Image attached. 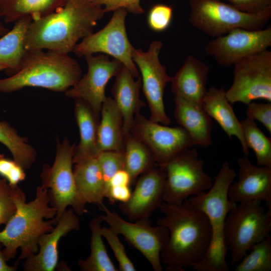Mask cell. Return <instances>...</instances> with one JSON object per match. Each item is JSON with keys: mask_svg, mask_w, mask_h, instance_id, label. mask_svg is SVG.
Masks as SVG:
<instances>
[{"mask_svg": "<svg viewBox=\"0 0 271 271\" xmlns=\"http://www.w3.org/2000/svg\"><path fill=\"white\" fill-rule=\"evenodd\" d=\"M104 14L103 8L91 0H66L55 12L32 20L25 48L68 54L79 40L93 33Z\"/></svg>", "mask_w": 271, "mask_h": 271, "instance_id": "6da1fadb", "label": "cell"}, {"mask_svg": "<svg viewBox=\"0 0 271 271\" xmlns=\"http://www.w3.org/2000/svg\"><path fill=\"white\" fill-rule=\"evenodd\" d=\"M159 209L164 216L157 224L166 227L169 232L161 253L162 264L171 271L192 267L203 259L210 243L211 229L207 217L188 199L179 205L163 202Z\"/></svg>", "mask_w": 271, "mask_h": 271, "instance_id": "7a4b0ae2", "label": "cell"}, {"mask_svg": "<svg viewBox=\"0 0 271 271\" xmlns=\"http://www.w3.org/2000/svg\"><path fill=\"white\" fill-rule=\"evenodd\" d=\"M11 187L17 210L0 232V243L4 246L2 252L7 261L15 257L18 248L20 259L37 253L38 239L53 230L57 212L49 205L47 189L38 186L35 199L26 203V194L18 186Z\"/></svg>", "mask_w": 271, "mask_h": 271, "instance_id": "3957f363", "label": "cell"}, {"mask_svg": "<svg viewBox=\"0 0 271 271\" xmlns=\"http://www.w3.org/2000/svg\"><path fill=\"white\" fill-rule=\"evenodd\" d=\"M236 174L228 162L222 163L214 178L211 188L207 192L188 199L195 209L204 212L211 229V238L203 259L192 267L197 271H229L226 257L228 249L224 237V225L227 215L236 204L229 199L228 191Z\"/></svg>", "mask_w": 271, "mask_h": 271, "instance_id": "277c9868", "label": "cell"}, {"mask_svg": "<svg viewBox=\"0 0 271 271\" xmlns=\"http://www.w3.org/2000/svg\"><path fill=\"white\" fill-rule=\"evenodd\" d=\"M81 74L78 62L68 54L27 50L19 70L0 79V92L11 93L27 87L65 92L77 83Z\"/></svg>", "mask_w": 271, "mask_h": 271, "instance_id": "5b68a950", "label": "cell"}, {"mask_svg": "<svg viewBox=\"0 0 271 271\" xmlns=\"http://www.w3.org/2000/svg\"><path fill=\"white\" fill-rule=\"evenodd\" d=\"M261 201L251 200L236 204L228 213L224 237L231 254V264L238 263L271 231V211Z\"/></svg>", "mask_w": 271, "mask_h": 271, "instance_id": "8992f818", "label": "cell"}, {"mask_svg": "<svg viewBox=\"0 0 271 271\" xmlns=\"http://www.w3.org/2000/svg\"><path fill=\"white\" fill-rule=\"evenodd\" d=\"M75 144L67 137L57 140L56 153L52 166L45 164L40 175L41 187L48 190L49 205L56 210L55 225L68 206L79 216L88 211L76 187L72 170Z\"/></svg>", "mask_w": 271, "mask_h": 271, "instance_id": "52a82bcc", "label": "cell"}, {"mask_svg": "<svg viewBox=\"0 0 271 271\" xmlns=\"http://www.w3.org/2000/svg\"><path fill=\"white\" fill-rule=\"evenodd\" d=\"M189 3L190 23L213 38L236 28L262 29L271 18V8L250 14L241 12L221 0H189Z\"/></svg>", "mask_w": 271, "mask_h": 271, "instance_id": "ba28073f", "label": "cell"}, {"mask_svg": "<svg viewBox=\"0 0 271 271\" xmlns=\"http://www.w3.org/2000/svg\"><path fill=\"white\" fill-rule=\"evenodd\" d=\"M204 161L195 148L185 149L163 166L166 176L163 201L179 205L189 198L208 191L212 178L203 169Z\"/></svg>", "mask_w": 271, "mask_h": 271, "instance_id": "9c48e42d", "label": "cell"}, {"mask_svg": "<svg viewBox=\"0 0 271 271\" xmlns=\"http://www.w3.org/2000/svg\"><path fill=\"white\" fill-rule=\"evenodd\" d=\"M234 77L225 91L228 101L233 104L248 105L261 99L271 102V51L266 49L247 56L233 65Z\"/></svg>", "mask_w": 271, "mask_h": 271, "instance_id": "30bf717a", "label": "cell"}, {"mask_svg": "<svg viewBox=\"0 0 271 271\" xmlns=\"http://www.w3.org/2000/svg\"><path fill=\"white\" fill-rule=\"evenodd\" d=\"M104 214L103 221L118 235L139 250L147 259L155 271L163 269L161 261V252L169 237L168 229L162 225H151L150 218L134 221H126L115 211H110L104 205L100 208Z\"/></svg>", "mask_w": 271, "mask_h": 271, "instance_id": "8fae6325", "label": "cell"}, {"mask_svg": "<svg viewBox=\"0 0 271 271\" xmlns=\"http://www.w3.org/2000/svg\"><path fill=\"white\" fill-rule=\"evenodd\" d=\"M127 12L124 9L113 11L110 20L99 31L82 39L73 52L78 57L101 53L109 55L121 63L134 78L139 73L132 58L134 47L130 44L126 31L125 21Z\"/></svg>", "mask_w": 271, "mask_h": 271, "instance_id": "7c38bea8", "label": "cell"}, {"mask_svg": "<svg viewBox=\"0 0 271 271\" xmlns=\"http://www.w3.org/2000/svg\"><path fill=\"white\" fill-rule=\"evenodd\" d=\"M162 47V42L155 41L151 43L147 51L134 48L132 58L142 75L143 91L151 113L150 119L168 125L171 120L166 112L164 95L166 84L171 82V77L159 60V55Z\"/></svg>", "mask_w": 271, "mask_h": 271, "instance_id": "4fadbf2b", "label": "cell"}, {"mask_svg": "<svg viewBox=\"0 0 271 271\" xmlns=\"http://www.w3.org/2000/svg\"><path fill=\"white\" fill-rule=\"evenodd\" d=\"M130 132L149 149L159 166L164 165L183 150L195 146L181 126L163 125L139 113L134 116Z\"/></svg>", "mask_w": 271, "mask_h": 271, "instance_id": "5bb4252c", "label": "cell"}, {"mask_svg": "<svg viewBox=\"0 0 271 271\" xmlns=\"http://www.w3.org/2000/svg\"><path fill=\"white\" fill-rule=\"evenodd\" d=\"M271 46V27L257 30L234 29L209 41L205 53L217 63L230 67L239 60Z\"/></svg>", "mask_w": 271, "mask_h": 271, "instance_id": "9a60e30c", "label": "cell"}, {"mask_svg": "<svg viewBox=\"0 0 271 271\" xmlns=\"http://www.w3.org/2000/svg\"><path fill=\"white\" fill-rule=\"evenodd\" d=\"M84 57L88 67L87 73L65 92L68 97L84 101L98 117L106 97V85L110 78L118 74L123 65L115 59L110 60L104 54L88 55Z\"/></svg>", "mask_w": 271, "mask_h": 271, "instance_id": "2e32d148", "label": "cell"}, {"mask_svg": "<svg viewBox=\"0 0 271 271\" xmlns=\"http://www.w3.org/2000/svg\"><path fill=\"white\" fill-rule=\"evenodd\" d=\"M166 176L165 168L159 165L140 175L129 199L118 203L119 209L129 221L150 218L159 209L163 202Z\"/></svg>", "mask_w": 271, "mask_h": 271, "instance_id": "e0dca14e", "label": "cell"}, {"mask_svg": "<svg viewBox=\"0 0 271 271\" xmlns=\"http://www.w3.org/2000/svg\"><path fill=\"white\" fill-rule=\"evenodd\" d=\"M237 163L238 179L229 187V199L236 203L264 202L271 211V167L255 166L244 156L238 159Z\"/></svg>", "mask_w": 271, "mask_h": 271, "instance_id": "ac0fdd59", "label": "cell"}, {"mask_svg": "<svg viewBox=\"0 0 271 271\" xmlns=\"http://www.w3.org/2000/svg\"><path fill=\"white\" fill-rule=\"evenodd\" d=\"M80 229V221L71 208L66 210L55 227L39 238L38 252L26 258L23 263L25 271H53L58 265V244L60 239L72 230Z\"/></svg>", "mask_w": 271, "mask_h": 271, "instance_id": "d6986e66", "label": "cell"}, {"mask_svg": "<svg viewBox=\"0 0 271 271\" xmlns=\"http://www.w3.org/2000/svg\"><path fill=\"white\" fill-rule=\"evenodd\" d=\"M209 71L205 62L193 55L188 56L171 77V90L174 96L202 106Z\"/></svg>", "mask_w": 271, "mask_h": 271, "instance_id": "ffe728a7", "label": "cell"}, {"mask_svg": "<svg viewBox=\"0 0 271 271\" xmlns=\"http://www.w3.org/2000/svg\"><path fill=\"white\" fill-rule=\"evenodd\" d=\"M111 93L122 117V132L124 137L130 132L135 115L146 105L140 99L142 80H137L123 65L115 76Z\"/></svg>", "mask_w": 271, "mask_h": 271, "instance_id": "44dd1931", "label": "cell"}, {"mask_svg": "<svg viewBox=\"0 0 271 271\" xmlns=\"http://www.w3.org/2000/svg\"><path fill=\"white\" fill-rule=\"evenodd\" d=\"M176 121L189 134L195 145L206 148L213 144V122L202 105L174 96Z\"/></svg>", "mask_w": 271, "mask_h": 271, "instance_id": "7402d4cb", "label": "cell"}, {"mask_svg": "<svg viewBox=\"0 0 271 271\" xmlns=\"http://www.w3.org/2000/svg\"><path fill=\"white\" fill-rule=\"evenodd\" d=\"M202 106L230 139L233 137L240 143L244 156L248 157L249 149L244 138L240 121L236 116L231 104L228 101L223 88L211 87L205 95Z\"/></svg>", "mask_w": 271, "mask_h": 271, "instance_id": "603a6c76", "label": "cell"}, {"mask_svg": "<svg viewBox=\"0 0 271 271\" xmlns=\"http://www.w3.org/2000/svg\"><path fill=\"white\" fill-rule=\"evenodd\" d=\"M73 171L77 191L82 200L101 208L104 205L105 183L97 157L75 164Z\"/></svg>", "mask_w": 271, "mask_h": 271, "instance_id": "cb8c5ba5", "label": "cell"}, {"mask_svg": "<svg viewBox=\"0 0 271 271\" xmlns=\"http://www.w3.org/2000/svg\"><path fill=\"white\" fill-rule=\"evenodd\" d=\"M74 114L80 133V142L75 147L73 164L97 157L98 117L90 106L81 99H75Z\"/></svg>", "mask_w": 271, "mask_h": 271, "instance_id": "d4e9b609", "label": "cell"}, {"mask_svg": "<svg viewBox=\"0 0 271 271\" xmlns=\"http://www.w3.org/2000/svg\"><path fill=\"white\" fill-rule=\"evenodd\" d=\"M100 112L101 118L97 129L99 153L123 151L124 139L122 132V117L113 98L106 97Z\"/></svg>", "mask_w": 271, "mask_h": 271, "instance_id": "484cf974", "label": "cell"}, {"mask_svg": "<svg viewBox=\"0 0 271 271\" xmlns=\"http://www.w3.org/2000/svg\"><path fill=\"white\" fill-rule=\"evenodd\" d=\"M32 21L30 16L19 20L11 30L0 37V65L5 67L6 72L11 76L20 68L27 51L26 33Z\"/></svg>", "mask_w": 271, "mask_h": 271, "instance_id": "4316f807", "label": "cell"}, {"mask_svg": "<svg viewBox=\"0 0 271 271\" xmlns=\"http://www.w3.org/2000/svg\"><path fill=\"white\" fill-rule=\"evenodd\" d=\"M66 0H0V16L6 23L30 16L32 20L50 14Z\"/></svg>", "mask_w": 271, "mask_h": 271, "instance_id": "83f0119b", "label": "cell"}, {"mask_svg": "<svg viewBox=\"0 0 271 271\" xmlns=\"http://www.w3.org/2000/svg\"><path fill=\"white\" fill-rule=\"evenodd\" d=\"M124 139V169L129 174L132 185L139 176L158 165L149 149L130 132Z\"/></svg>", "mask_w": 271, "mask_h": 271, "instance_id": "f1b7e54d", "label": "cell"}, {"mask_svg": "<svg viewBox=\"0 0 271 271\" xmlns=\"http://www.w3.org/2000/svg\"><path fill=\"white\" fill-rule=\"evenodd\" d=\"M102 215L92 219L89 223L91 232L90 253L85 259L79 260L78 265L82 271H117L107 252L101 233Z\"/></svg>", "mask_w": 271, "mask_h": 271, "instance_id": "f546056e", "label": "cell"}, {"mask_svg": "<svg viewBox=\"0 0 271 271\" xmlns=\"http://www.w3.org/2000/svg\"><path fill=\"white\" fill-rule=\"evenodd\" d=\"M0 143L12 154L14 160L25 170L34 163L37 152L28 143L26 138L20 136L17 130L6 121H0Z\"/></svg>", "mask_w": 271, "mask_h": 271, "instance_id": "4dcf8cb0", "label": "cell"}, {"mask_svg": "<svg viewBox=\"0 0 271 271\" xmlns=\"http://www.w3.org/2000/svg\"><path fill=\"white\" fill-rule=\"evenodd\" d=\"M240 122L246 146L254 152L257 166L271 167V139L254 120L246 117Z\"/></svg>", "mask_w": 271, "mask_h": 271, "instance_id": "1f68e13d", "label": "cell"}, {"mask_svg": "<svg viewBox=\"0 0 271 271\" xmlns=\"http://www.w3.org/2000/svg\"><path fill=\"white\" fill-rule=\"evenodd\" d=\"M238 262L235 271H270L271 237L270 234L255 244Z\"/></svg>", "mask_w": 271, "mask_h": 271, "instance_id": "d6a6232c", "label": "cell"}, {"mask_svg": "<svg viewBox=\"0 0 271 271\" xmlns=\"http://www.w3.org/2000/svg\"><path fill=\"white\" fill-rule=\"evenodd\" d=\"M103 237L107 241L118 264L120 271H135L136 268L128 257L125 247L118 238V234L109 227H103L100 229Z\"/></svg>", "mask_w": 271, "mask_h": 271, "instance_id": "836d02e7", "label": "cell"}, {"mask_svg": "<svg viewBox=\"0 0 271 271\" xmlns=\"http://www.w3.org/2000/svg\"><path fill=\"white\" fill-rule=\"evenodd\" d=\"M97 159L106 186L112 177L118 171L124 169L123 151H105L99 153Z\"/></svg>", "mask_w": 271, "mask_h": 271, "instance_id": "e575fe53", "label": "cell"}, {"mask_svg": "<svg viewBox=\"0 0 271 271\" xmlns=\"http://www.w3.org/2000/svg\"><path fill=\"white\" fill-rule=\"evenodd\" d=\"M173 17V9L164 4H156L149 11L147 24L153 31L160 32L166 30L170 26Z\"/></svg>", "mask_w": 271, "mask_h": 271, "instance_id": "d590c367", "label": "cell"}, {"mask_svg": "<svg viewBox=\"0 0 271 271\" xmlns=\"http://www.w3.org/2000/svg\"><path fill=\"white\" fill-rule=\"evenodd\" d=\"M17 210L11 187L5 179H0V225L6 224Z\"/></svg>", "mask_w": 271, "mask_h": 271, "instance_id": "8d00e7d4", "label": "cell"}, {"mask_svg": "<svg viewBox=\"0 0 271 271\" xmlns=\"http://www.w3.org/2000/svg\"><path fill=\"white\" fill-rule=\"evenodd\" d=\"M0 176L12 187L18 186L26 177L25 170L14 160H10L3 154H0Z\"/></svg>", "mask_w": 271, "mask_h": 271, "instance_id": "74e56055", "label": "cell"}, {"mask_svg": "<svg viewBox=\"0 0 271 271\" xmlns=\"http://www.w3.org/2000/svg\"><path fill=\"white\" fill-rule=\"evenodd\" d=\"M246 114L247 117L262 123L271 133V102H251L247 105Z\"/></svg>", "mask_w": 271, "mask_h": 271, "instance_id": "f35d334b", "label": "cell"}, {"mask_svg": "<svg viewBox=\"0 0 271 271\" xmlns=\"http://www.w3.org/2000/svg\"><path fill=\"white\" fill-rule=\"evenodd\" d=\"M102 6L105 13L114 11L118 9H124L127 12L133 14H142L144 10L140 4L141 0H91Z\"/></svg>", "mask_w": 271, "mask_h": 271, "instance_id": "ab89813d", "label": "cell"}, {"mask_svg": "<svg viewBox=\"0 0 271 271\" xmlns=\"http://www.w3.org/2000/svg\"><path fill=\"white\" fill-rule=\"evenodd\" d=\"M227 1L237 10L247 13H259L271 8V0Z\"/></svg>", "mask_w": 271, "mask_h": 271, "instance_id": "60d3db41", "label": "cell"}, {"mask_svg": "<svg viewBox=\"0 0 271 271\" xmlns=\"http://www.w3.org/2000/svg\"><path fill=\"white\" fill-rule=\"evenodd\" d=\"M130 186H119L110 187L106 192L105 198L111 204L115 202H124L127 201L131 194Z\"/></svg>", "mask_w": 271, "mask_h": 271, "instance_id": "b9f144b4", "label": "cell"}, {"mask_svg": "<svg viewBox=\"0 0 271 271\" xmlns=\"http://www.w3.org/2000/svg\"><path fill=\"white\" fill-rule=\"evenodd\" d=\"M130 185L131 182L129 174L124 169L121 170L116 173L109 181L106 186L105 194L110 187Z\"/></svg>", "mask_w": 271, "mask_h": 271, "instance_id": "7bdbcfd3", "label": "cell"}, {"mask_svg": "<svg viewBox=\"0 0 271 271\" xmlns=\"http://www.w3.org/2000/svg\"><path fill=\"white\" fill-rule=\"evenodd\" d=\"M3 245L0 243V271H15L18 269L19 264V260H17L13 266H10L7 263L2 252V247Z\"/></svg>", "mask_w": 271, "mask_h": 271, "instance_id": "ee69618b", "label": "cell"}, {"mask_svg": "<svg viewBox=\"0 0 271 271\" xmlns=\"http://www.w3.org/2000/svg\"><path fill=\"white\" fill-rule=\"evenodd\" d=\"M9 31V30L0 22V37L6 34Z\"/></svg>", "mask_w": 271, "mask_h": 271, "instance_id": "f6af8a7d", "label": "cell"}, {"mask_svg": "<svg viewBox=\"0 0 271 271\" xmlns=\"http://www.w3.org/2000/svg\"><path fill=\"white\" fill-rule=\"evenodd\" d=\"M5 70V67L4 66L0 65V71Z\"/></svg>", "mask_w": 271, "mask_h": 271, "instance_id": "bcb514c9", "label": "cell"}]
</instances>
